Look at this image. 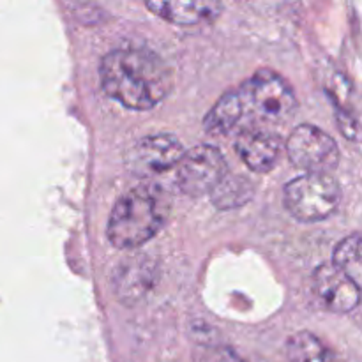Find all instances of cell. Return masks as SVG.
<instances>
[{
  "mask_svg": "<svg viewBox=\"0 0 362 362\" xmlns=\"http://www.w3.org/2000/svg\"><path fill=\"white\" fill-rule=\"evenodd\" d=\"M148 11L166 21L177 25H200L214 21L221 14L223 6L212 0H179V2H145Z\"/></svg>",
  "mask_w": 362,
  "mask_h": 362,
  "instance_id": "cell-11",
  "label": "cell"
},
{
  "mask_svg": "<svg viewBox=\"0 0 362 362\" xmlns=\"http://www.w3.org/2000/svg\"><path fill=\"white\" fill-rule=\"evenodd\" d=\"M193 362H255L237 354L228 346L204 345L194 352Z\"/></svg>",
  "mask_w": 362,
  "mask_h": 362,
  "instance_id": "cell-16",
  "label": "cell"
},
{
  "mask_svg": "<svg viewBox=\"0 0 362 362\" xmlns=\"http://www.w3.org/2000/svg\"><path fill=\"white\" fill-rule=\"evenodd\" d=\"M212 204L218 209H235L244 205L253 197V182L243 175L226 173L221 182L211 193Z\"/></svg>",
  "mask_w": 362,
  "mask_h": 362,
  "instance_id": "cell-14",
  "label": "cell"
},
{
  "mask_svg": "<svg viewBox=\"0 0 362 362\" xmlns=\"http://www.w3.org/2000/svg\"><path fill=\"white\" fill-rule=\"evenodd\" d=\"M170 211L166 189L158 184H140L117 200L106 226L108 240L119 250H136L158 235Z\"/></svg>",
  "mask_w": 362,
  "mask_h": 362,
  "instance_id": "cell-2",
  "label": "cell"
},
{
  "mask_svg": "<svg viewBox=\"0 0 362 362\" xmlns=\"http://www.w3.org/2000/svg\"><path fill=\"white\" fill-rule=\"evenodd\" d=\"M184 152L186 151L182 144L173 134H152V136L141 138L131 147L126 163L131 172L136 175H158V173L175 168Z\"/></svg>",
  "mask_w": 362,
  "mask_h": 362,
  "instance_id": "cell-7",
  "label": "cell"
},
{
  "mask_svg": "<svg viewBox=\"0 0 362 362\" xmlns=\"http://www.w3.org/2000/svg\"><path fill=\"white\" fill-rule=\"evenodd\" d=\"M204 127L212 134H230L235 129L240 131L247 127L246 106L239 88L225 92L216 101V105L205 115Z\"/></svg>",
  "mask_w": 362,
  "mask_h": 362,
  "instance_id": "cell-12",
  "label": "cell"
},
{
  "mask_svg": "<svg viewBox=\"0 0 362 362\" xmlns=\"http://www.w3.org/2000/svg\"><path fill=\"white\" fill-rule=\"evenodd\" d=\"M228 173V165L214 145L202 144L184 152L175 166V180L186 197L200 198L211 194L223 177Z\"/></svg>",
  "mask_w": 362,
  "mask_h": 362,
  "instance_id": "cell-5",
  "label": "cell"
},
{
  "mask_svg": "<svg viewBox=\"0 0 362 362\" xmlns=\"http://www.w3.org/2000/svg\"><path fill=\"white\" fill-rule=\"evenodd\" d=\"M288 362H334V354L318 336L310 331H299L286 341Z\"/></svg>",
  "mask_w": 362,
  "mask_h": 362,
  "instance_id": "cell-13",
  "label": "cell"
},
{
  "mask_svg": "<svg viewBox=\"0 0 362 362\" xmlns=\"http://www.w3.org/2000/svg\"><path fill=\"white\" fill-rule=\"evenodd\" d=\"M292 165L306 173H329L339 165V147L331 134L313 124H300L286 140Z\"/></svg>",
  "mask_w": 362,
  "mask_h": 362,
  "instance_id": "cell-6",
  "label": "cell"
},
{
  "mask_svg": "<svg viewBox=\"0 0 362 362\" xmlns=\"http://www.w3.org/2000/svg\"><path fill=\"white\" fill-rule=\"evenodd\" d=\"M341 200L339 182L329 173H304L286 182L285 207L297 221L317 223L334 214Z\"/></svg>",
  "mask_w": 362,
  "mask_h": 362,
  "instance_id": "cell-4",
  "label": "cell"
},
{
  "mask_svg": "<svg viewBox=\"0 0 362 362\" xmlns=\"http://www.w3.org/2000/svg\"><path fill=\"white\" fill-rule=\"evenodd\" d=\"M311 288L315 297L332 313H350L361 299V286L332 264H322L315 269Z\"/></svg>",
  "mask_w": 362,
  "mask_h": 362,
  "instance_id": "cell-8",
  "label": "cell"
},
{
  "mask_svg": "<svg viewBox=\"0 0 362 362\" xmlns=\"http://www.w3.org/2000/svg\"><path fill=\"white\" fill-rule=\"evenodd\" d=\"M158 279V265L148 255L138 253L120 262L113 272V290L120 303L133 306L152 290Z\"/></svg>",
  "mask_w": 362,
  "mask_h": 362,
  "instance_id": "cell-9",
  "label": "cell"
},
{
  "mask_svg": "<svg viewBox=\"0 0 362 362\" xmlns=\"http://www.w3.org/2000/svg\"><path fill=\"white\" fill-rule=\"evenodd\" d=\"M235 151L244 165L257 173H267L278 165L281 138L274 131L251 126L237 131Z\"/></svg>",
  "mask_w": 362,
  "mask_h": 362,
  "instance_id": "cell-10",
  "label": "cell"
},
{
  "mask_svg": "<svg viewBox=\"0 0 362 362\" xmlns=\"http://www.w3.org/2000/svg\"><path fill=\"white\" fill-rule=\"evenodd\" d=\"M334 267H338L346 278L352 279L357 286L362 283V264H361V233L356 232L352 235L345 237L341 243L336 246L332 253Z\"/></svg>",
  "mask_w": 362,
  "mask_h": 362,
  "instance_id": "cell-15",
  "label": "cell"
},
{
  "mask_svg": "<svg viewBox=\"0 0 362 362\" xmlns=\"http://www.w3.org/2000/svg\"><path fill=\"white\" fill-rule=\"evenodd\" d=\"M244 99L247 115V127L257 120L264 122H283L293 115L297 108V98L292 85L279 73L269 69H258L250 80L239 87Z\"/></svg>",
  "mask_w": 362,
  "mask_h": 362,
  "instance_id": "cell-3",
  "label": "cell"
},
{
  "mask_svg": "<svg viewBox=\"0 0 362 362\" xmlns=\"http://www.w3.org/2000/svg\"><path fill=\"white\" fill-rule=\"evenodd\" d=\"M99 76L110 98L136 112L158 106L173 88L170 66L147 48H117L106 53Z\"/></svg>",
  "mask_w": 362,
  "mask_h": 362,
  "instance_id": "cell-1",
  "label": "cell"
}]
</instances>
